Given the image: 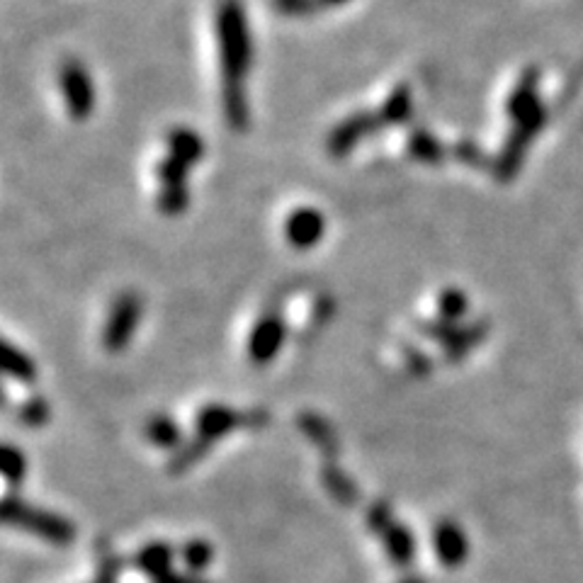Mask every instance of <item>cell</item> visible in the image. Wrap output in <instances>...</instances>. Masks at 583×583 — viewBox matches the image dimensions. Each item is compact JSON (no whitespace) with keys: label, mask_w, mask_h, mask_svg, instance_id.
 I'll use <instances>...</instances> for the list:
<instances>
[{"label":"cell","mask_w":583,"mask_h":583,"mask_svg":"<svg viewBox=\"0 0 583 583\" xmlns=\"http://www.w3.org/2000/svg\"><path fill=\"white\" fill-rule=\"evenodd\" d=\"M5 523L18 525V528H25L35 535L44 537V540L54 542V545H69L76 535L73 525L69 520L59 518V515L47 513V511H37V508H30L27 503H15V501H5V511H3Z\"/></svg>","instance_id":"obj_1"},{"label":"cell","mask_w":583,"mask_h":583,"mask_svg":"<svg viewBox=\"0 0 583 583\" xmlns=\"http://www.w3.org/2000/svg\"><path fill=\"white\" fill-rule=\"evenodd\" d=\"M137 321H139V299H134V297L120 299L105 328V345L112 350V353H117V350H122L124 345H127L129 338H132V331H134V326H137Z\"/></svg>","instance_id":"obj_2"},{"label":"cell","mask_w":583,"mask_h":583,"mask_svg":"<svg viewBox=\"0 0 583 583\" xmlns=\"http://www.w3.org/2000/svg\"><path fill=\"white\" fill-rule=\"evenodd\" d=\"M282 338H285V326H282V321L277 319V316H268V319L260 321L256 331H253L251 343H248V353H251V358L260 362V365H263V362H270L277 355V350H280Z\"/></svg>","instance_id":"obj_3"},{"label":"cell","mask_w":583,"mask_h":583,"mask_svg":"<svg viewBox=\"0 0 583 583\" xmlns=\"http://www.w3.org/2000/svg\"><path fill=\"white\" fill-rule=\"evenodd\" d=\"M241 421H246V416L241 413L224 409V406H207L205 411L197 416V433H200L202 445L219 440L224 433L234 430Z\"/></svg>","instance_id":"obj_4"},{"label":"cell","mask_w":583,"mask_h":583,"mask_svg":"<svg viewBox=\"0 0 583 583\" xmlns=\"http://www.w3.org/2000/svg\"><path fill=\"white\" fill-rule=\"evenodd\" d=\"M467 537L455 523H440L435 530V552L445 566H460L467 557Z\"/></svg>","instance_id":"obj_5"},{"label":"cell","mask_w":583,"mask_h":583,"mask_svg":"<svg viewBox=\"0 0 583 583\" xmlns=\"http://www.w3.org/2000/svg\"><path fill=\"white\" fill-rule=\"evenodd\" d=\"M382 537H384V545H387L389 557H392L396 564L409 566L413 562L416 545H413V535L409 530H404L399 523H394Z\"/></svg>","instance_id":"obj_6"},{"label":"cell","mask_w":583,"mask_h":583,"mask_svg":"<svg viewBox=\"0 0 583 583\" xmlns=\"http://www.w3.org/2000/svg\"><path fill=\"white\" fill-rule=\"evenodd\" d=\"M171 559H173L171 547L151 545V547L141 549L137 562H139V569H144L146 574L156 576V581H158L161 576L168 574V569H171Z\"/></svg>","instance_id":"obj_7"},{"label":"cell","mask_w":583,"mask_h":583,"mask_svg":"<svg viewBox=\"0 0 583 583\" xmlns=\"http://www.w3.org/2000/svg\"><path fill=\"white\" fill-rule=\"evenodd\" d=\"M3 367H5V372H8L10 377L18 379V382H32V379L37 377V370H35V365H32V360L27 358L25 353H20L18 348H13L10 343H5Z\"/></svg>","instance_id":"obj_8"},{"label":"cell","mask_w":583,"mask_h":583,"mask_svg":"<svg viewBox=\"0 0 583 583\" xmlns=\"http://www.w3.org/2000/svg\"><path fill=\"white\" fill-rule=\"evenodd\" d=\"M146 435H149L151 443L161 447H175L180 443V426L168 416H156L151 418L149 426H146Z\"/></svg>","instance_id":"obj_9"},{"label":"cell","mask_w":583,"mask_h":583,"mask_svg":"<svg viewBox=\"0 0 583 583\" xmlns=\"http://www.w3.org/2000/svg\"><path fill=\"white\" fill-rule=\"evenodd\" d=\"M290 239L297 243V246H309L319 239V219L314 214H304V217H297L294 222H290Z\"/></svg>","instance_id":"obj_10"},{"label":"cell","mask_w":583,"mask_h":583,"mask_svg":"<svg viewBox=\"0 0 583 583\" xmlns=\"http://www.w3.org/2000/svg\"><path fill=\"white\" fill-rule=\"evenodd\" d=\"M324 481H326V489L331 491V494L336 496L338 501L348 503V501H353V498H355V489H353V484H350V479L345 477V474L338 472V469L333 467V464H326Z\"/></svg>","instance_id":"obj_11"},{"label":"cell","mask_w":583,"mask_h":583,"mask_svg":"<svg viewBox=\"0 0 583 583\" xmlns=\"http://www.w3.org/2000/svg\"><path fill=\"white\" fill-rule=\"evenodd\" d=\"M3 474L10 484H18V481L25 477V457L10 445L3 450Z\"/></svg>","instance_id":"obj_12"},{"label":"cell","mask_w":583,"mask_h":583,"mask_svg":"<svg viewBox=\"0 0 583 583\" xmlns=\"http://www.w3.org/2000/svg\"><path fill=\"white\" fill-rule=\"evenodd\" d=\"M212 554H214L212 547H209L207 542H202V540L190 542V545L183 549L185 564H188L190 569H195V571L205 569V566L209 564V559H212Z\"/></svg>","instance_id":"obj_13"},{"label":"cell","mask_w":583,"mask_h":583,"mask_svg":"<svg viewBox=\"0 0 583 583\" xmlns=\"http://www.w3.org/2000/svg\"><path fill=\"white\" fill-rule=\"evenodd\" d=\"M20 418L27 423V426L39 428V426H42V423L49 418V406L44 404L42 399H32V401H27V404L22 406Z\"/></svg>","instance_id":"obj_14"},{"label":"cell","mask_w":583,"mask_h":583,"mask_svg":"<svg viewBox=\"0 0 583 583\" xmlns=\"http://www.w3.org/2000/svg\"><path fill=\"white\" fill-rule=\"evenodd\" d=\"M440 311H443L445 319H457V316H462V311H464L462 294L455 290L443 294V299H440Z\"/></svg>","instance_id":"obj_15"},{"label":"cell","mask_w":583,"mask_h":583,"mask_svg":"<svg viewBox=\"0 0 583 583\" xmlns=\"http://www.w3.org/2000/svg\"><path fill=\"white\" fill-rule=\"evenodd\" d=\"M404 583H423L421 579H411V581H404Z\"/></svg>","instance_id":"obj_16"}]
</instances>
